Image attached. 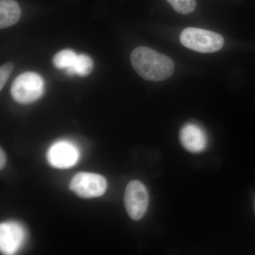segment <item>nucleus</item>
<instances>
[{
	"label": "nucleus",
	"instance_id": "14",
	"mask_svg": "<svg viewBox=\"0 0 255 255\" xmlns=\"http://www.w3.org/2000/svg\"><path fill=\"white\" fill-rule=\"evenodd\" d=\"M5 162H6V157L4 151L1 148L0 151V167L2 169L4 167Z\"/></svg>",
	"mask_w": 255,
	"mask_h": 255
},
{
	"label": "nucleus",
	"instance_id": "2",
	"mask_svg": "<svg viewBox=\"0 0 255 255\" xmlns=\"http://www.w3.org/2000/svg\"><path fill=\"white\" fill-rule=\"evenodd\" d=\"M181 43L189 49L199 53H214L224 45V38L216 32L199 28H187L181 33Z\"/></svg>",
	"mask_w": 255,
	"mask_h": 255
},
{
	"label": "nucleus",
	"instance_id": "10",
	"mask_svg": "<svg viewBox=\"0 0 255 255\" xmlns=\"http://www.w3.org/2000/svg\"><path fill=\"white\" fill-rule=\"evenodd\" d=\"M93 62L90 57L86 55H78L76 60L73 66L67 69L69 75H78L80 76H86L93 70Z\"/></svg>",
	"mask_w": 255,
	"mask_h": 255
},
{
	"label": "nucleus",
	"instance_id": "9",
	"mask_svg": "<svg viewBox=\"0 0 255 255\" xmlns=\"http://www.w3.org/2000/svg\"><path fill=\"white\" fill-rule=\"evenodd\" d=\"M21 16L19 5L14 0H0V28L10 27Z\"/></svg>",
	"mask_w": 255,
	"mask_h": 255
},
{
	"label": "nucleus",
	"instance_id": "11",
	"mask_svg": "<svg viewBox=\"0 0 255 255\" xmlns=\"http://www.w3.org/2000/svg\"><path fill=\"white\" fill-rule=\"evenodd\" d=\"M78 55L73 50L66 49L58 52L53 58V63L58 69H68L73 66Z\"/></svg>",
	"mask_w": 255,
	"mask_h": 255
},
{
	"label": "nucleus",
	"instance_id": "5",
	"mask_svg": "<svg viewBox=\"0 0 255 255\" xmlns=\"http://www.w3.org/2000/svg\"><path fill=\"white\" fill-rule=\"evenodd\" d=\"M124 204L130 219L139 221L145 216L148 207L149 194L142 182L132 180L128 184L124 195Z\"/></svg>",
	"mask_w": 255,
	"mask_h": 255
},
{
	"label": "nucleus",
	"instance_id": "12",
	"mask_svg": "<svg viewBox=\"0 0 255 255\" xmlns=\"http://www.w3.org/2000/svg\"><path fill=\"white\" fill-rule=\"evenodd\" d=\"M177 12L182 14H190L196 6V0H167Z\"/></svg>",
	"mask_w": 255,
	"mask_h": 255
},
{
	"label": "nucleus",
	"instance_id": "8",
	"mask_svg": "<svg viewBox=\"0 0 255 255\" xmlns=\"http://www.w3.org/2000/svg\"><path fill=\"white\" fill-rule=\"evenodd\" d=\"M179 138L183 147L193 153L202 152L207 147V135L202 128L197 124H186L181 129Z\"/></svg>",
	"mask_w": 255,
	"mask_h": 255
},
{
	"label": "nucleus",
	"instance_id": "3",
	"mask_svg": "<svg viewBox=\"0 0 255 255\" xmlns=\"http://www.w3.org/2000/svg\"><path fill=\"white\" fill-rule=\"evenodd\" d=\"M44 92V81L38 74L27 72L20 75L11 85V94L16 102L22 105L33 103Z\"/></svg>",
	"mask_w": 255,
	"mask_h": 255
},
{
	"label": "nucleus",
	"instance_id": "13",
	"mask_svg": "<svg viewBox=\"0 0 255 255\" xmlns=\"http://www.w3.org/2000/svg\"><path fill=\"white\" fill-rule=\"evenodd\" d=\"M14 69V65L11 63H7L1 65L0 68V90H2L5 84L7 82L9 75Z\"/></svg>",
	"mask_w": 255,
	"mask_h": 255
},
{
	"label": "nucleus",
	"instance_id": "1",
	"mask_svg": "<svg viewBox=\"0 0 255 255\" xmlns=\"http://www.w3.org/2000/svg\"><path fill=\"white\" fill-rule=\"evenodd\" d=\"M130 62L136 73L148 81H163L174 73V64L170 58L147 47L135 48Z\"/></svg>",
	"mask_w": 255,
	"mask_h": 255
},
{
	"label": "nucleus",
	"instance_id": "7",
	"mask_svg": "<svg viewBox=\"0 0 255 255\" xmlns=\"http://www.w3.org/2000/svg\"><path fill=\"white\" fill-rule=\"evenodd\" d=\"M26 238L22 226L16 222L0 225V248L5 255H14L20 249Z\"/></svg>",
	"mask_w": 255,
	"mask_h": 255
},
{
	"label": "nucleus",
	"instance_id": "6",
	"mask_svg": "<svg viewBox=\"0 0 255 255\" xmlns=\"http://www.w3.org/2000/svg\"><path fill=\"white\" fill-rule=\"evenodd\" d=\"M80 157L78 147L70 142L61 140L53 144L48 150L47 159L52 167L68 169L77 163Z\"/></svg>",
	"mask_w": 255,
	"mask_h": 255
},
{
	"label": "nucleus",
	"instance_id": "4",
	"mask_svg": "<svg viewBox=\"0 0 255 255\" xmlns=\"http://www.w3.org/2000/svg\"><path fill=\"white\" fill-rule=\"evenodd\" d=\"M107 180L100 174L80 172L70 183V190L83 199L100 197L106 192Z\"/></svg>",
	"mask_w": 255,
	"mask_h": 255
}]
</instances>
